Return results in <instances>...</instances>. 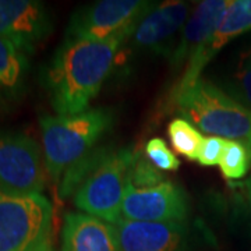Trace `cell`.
Masks as SVG:
<instances>
[{"label": "cell", "mask_w": 251, "mask_h": 251, "mask_svg": "<svg viewBox=\"0 0 251 251\" xmlns=\"http://www.w3.org/2000/svg\"><path fill=\"white\" fill-rule=\"evenodd\" d=\"M230 0H204L194 7L183 27L179 42L169 54V64L173 70L186 67L187 63L198 53L209 36L214 34L218 23L229 7Z\"/></svg>", "instance_id": "13"}, {"label": "cell", "mask_w": 251, "mask_h": 251, "mask_svg": "<svg viewBox=\"0 0 251 251\" xmlns=\"http://www.w3.org/2000/svg\"><path fill=\"white\" fill-rule=\"evenodd\" d=\"M31 251H53V247H52V236H46L44 240L36 244L35 247Z\"/></svg>", "instance_id": "23"}, {"label": "cell", "mask_w": 251, "mask_h": 251, "mask_svg": "<svg viewBox=\"0 0 251 251\" xmlns=\"http://www.w3.org/2000/svg\"><path fill=\"white\" fill-rule=\"evenodd\" d=\"M188 197L179 184L165 180L158 186L135 188L127 183L122 218L137 222H186Z\"/></svg>", "instance_id": "8"}, {"label": "cell", "mask_w": 251, "mask_h": 251, "mask_svg": "<svg viewBox=\"0 0 251 251\" xmlns=\"http://www.w3.org/2000/svg\"><path fill=\"white\" fill-rule=\"evenodd\" d=\"M60 251H120L113 226L84 212H69L62 229Z\"/></svg>", "instance_id": "14"}, {"label": "cell", "mask_w": 251, "mask_h": 251, "mask_svg": "<svg viewBox=\"0 0 251 251\" xmlns=\"http://www.w3.org/2000/svg\"><path fill=\"white\" fill-rule=\"evenodd\" d=\"M168 134L176 152L187 158L188 161L197 162L205 137L196 126L181 117L173 119L168 127Z\"/></svg>", "instance_id": "17"}, {"label": "cell", "mask_w": 251, "mask_h": 251, "mask_svg": "<svg viewBox=\"0 0 251 251\" xmlns=\"http://www.w3.org/2000/svg\"><path fill=\"white\" fill-rule=\"evenodd\" d=\"M112 226L120 251H188L186 222H137L122 218Z\"/></svg>", "instance_id": "11"}, {"label": "cell", "mask_w": 251, "mask_h": 251, "mask_svg": "<svg viewBox=\"0 0 251 251\" xmlns=\"http://www.w3.org/2000/svg\"><path fill=\"white\" fill-rule=\"evenodd\" d=\"M156 3L145 0H100L73 14L66 38L85 41L130 39L135 27Z\"/></svg>", "instance_id": "6"}, {"label": "cell", "mask_w": 251, "mask_h": 251, "mask_svg": "<svg viewBox=\"0 0 251 251\" xmlns=\"http://www.w3.org/2000/svg\"><path fill=\"white\" fill-rule=\"evenodd\" d=\"M125 38L85 41L64 38L42 73L44 85L57 116L87 110L112 72Z\"/></svg>", "instance_id": "1"}, {"label": "cell", "mask_w": 251, "mask_h": 251, "mask_svg": "<svg viewBox=\"0 0 251 251\" xmlns=\"http://www.w3.org/2000/svg\"><path fill=\"white\" fill-rule=\"evenodd\" d=\"M251 31V0H230L214 34L209 36L198 53L187 63L175 91L187 88L201 78V73L234 38Z\"/></svg>", "instance_id": "12"}, {"label": "cell", "mask_w": 251, "mask_h": 251, "mask_svg": "<svg viewBox=\"0 0 251 251\" xmlns=\"http://www.w3.org/2000/svg\"><path fill=\"white\" fill-rule=\"evenodd\" d=\"M194 7L190 1L171 0L156 3L135 27L127 41L134 50L169 53V42L177 32H181Z\"/></svg>", "instance_id": "10"}, {"label": "cell", "mask_w": 251, "mask_h": 251, "mask_svg": "<svg viewBox=\"0 0 251 251\" xmlns=\"http://www.w3.org/2000/svg\"><path fill=\"white\" fill-rule=\"evenodd\" d=\"M45 171L39 145L29 135L0 131V190L17 194H41Z\"/></svg>", "instance_id": "7"}, {"label": "cell", "mask_w": 251, "mask_h": 251, "mask_svg": "<svg viewBox=\"0 0 251 251\" xmlns=\"http://www.w3.org/2000/svg\"><path fill=\"white\" fill-rule=\"evenodd\" d=\"M219 168L227 180L243 179L251 168V148L239 141L227 140Z\"/></svg>", "instance_id": "18"}, {"label": "cell", "mask_w": 251, "mask_h": 251, "mask_svg": "<svg viewBox=\"0 0 251 251\" xmlns=\"http://www.w3.org/2000/svg\"><path fill=\"white\" fill-rule=\"evenodd\" d=\"M52 205L42 194L0 190V251H31L50 234Z\"/></svg>", "instance_id": "5"}, {"label": "cell", "mask_w": 251, "mask_h": 251, "mask_svg": "<svg viewBox=\"0 0 251 251\" xmlns=\"http://www.w3.org/2000/svg\"><path fill=\"white\" fill-rule=\"evenodd\" d=\"M113 112L106 108L87 109L73 116L39 117L46 171L53 181L95 148L113 125Z\"/></svg>", "instance_id": "3"}, {"label": "cell", "mask_w": 251, "mask_h": 251, "mask_svg": "<svg viewBox=\"0 0 251 251\" xmlns=\"http://www.w3.org/2000/svg\"><path fill=\"white\" fill-rule=\"evenodd\" d=\"M226 141L227 140L221 138V137H215V135L205 137L202 148H201L200 155H198V163L202 166H206V168L219 165V162L222 159V155H224L225 147H226Z\"/></svg>", "instance_id": "21"}, {"label": "cell", "mask_w": 251, "mask_h": 251, "mask_svg": "<svg viewBox=\"0 0 251 251\" xmlns=\"http://www.w3.org/2000/svg\"><path fill=\"white\" fill-rule=\"evenodd\" d=\"M28 56L11 42L0 38V88L17 94L23 88L28 70Z\"/></svg>", "instance_id": "15"}, {"label": "cell", "mask_w": 251, "mask_h": 251, "mask_svg": "<svg viewBox=\"0 0 251 251\" xmlns=\"http://www.w3.org/2000/svg\"><path fill=\"white\" fill-rule=\"evenodd\" d=\"M172 103L200 131L251 148V110L219 85L200 78L187 88L173 91Z\"/></svg>", "instance_id": "2"}, {"label": "cell", "mask_w": 251, "mask_h": 251, "mask_svg": "<svg viewBox=\"0 0 251 251\" xmlns=\"http://www.w3.org/2000/svg\"><path fill=\"white\" fill-rule=\"evenodd\" d=\"M145 156L147 159L156 166L159 171L175 172L180 168V161L177 156L172 152L171 148L161 137H153L145 145Z\"/></svg>", "instance_id": "20"}, {"label": "cell", "mask_w": 251, "mask_h": 251, "mask_svg": "<svg viewBox=\"0 0 251 251\" xmlns=\"http://www.w3.org/2000/svg\"><path fill=\"white\" fill-rule=\"evenodd\" d=\"M165 176L161 171L153 166L151 162H148L137 152L133 165L128 171V184L135 188H145L158 186L165 181Z\"/></svg>", "instance_id": "19"}, {"label": "cell", "mask_w": 251, "mask_h": 251, "mask_svg": "<svg viewBox=\"0 0 251 251\" xmlns=\"http://www.w3.org/2000/svg\"><path fill=\"white\" fill-rule=\"evenodd\" d=\"M135 155L131 148H95L91 169L74 191V204L81 212L110 225L122 219L128 171Z\"/></svg>", "instance_id": "4"}, {"label": "cell", "mask_w": 251, "mask_h": 251, "mask_svg": "<svg viewBox=\"0 0 251 251\" xmlns=\"http://www.w3.org/2000/svg\"><path fill=\"white\" fill-rule=\"evenodd\" d=\"M219 87L251 110V41L242 49L232 70Z\"/></svg>", "instance_id": "16"}, {"label": "cell", "mask_w": 251, "mask_h": 251, "mask_svg": "<svg viewBox=\"0 0 251 251\" xmlns=\"http://www.w3.org/2000/svg\"><path fill=\"white\" fill-rule=\"evenodd\" d=\"M239 188H240L243 204L246 206V211H247V214L251 219V176L247 180H244L243 183H240Z\"/></svg>", "instance_id": "22"}, {"label": "cell", "mask_w": 251, "mask_h": 251, "mask_svg": "<svg viewBox=\"0 0 251 251\" xmlns=\"http://www.w3.org/2000/svg\"><path fill=\"white\" fill-rule=\"evenodd\" d=\"M52 17L42 1L0 0V38L32 54L52 32Z\"/></svg>", "instance_id": "9"}]
</instances>
